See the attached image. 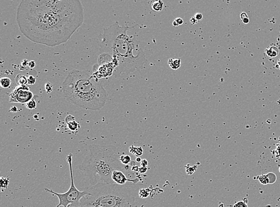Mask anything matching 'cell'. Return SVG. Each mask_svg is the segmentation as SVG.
<instances>
[{"instance_id":"cell-1","label":"cell","mask_w":280,"mask_h":207,"mask_svg":"<svg viewBox=\"0 0 280 207\" xmlns=\"http://www.w3.org/2000/svg\"><path fill=\"white\" fill-rule=\"evenodd\" d=\"M16 20L30 41L53 47L66 43L82 25L84 10L79 0H23Z\"/></svg>"},{"instance_id":"cell-2","label":"cell","mask_w":280,"mask_h":207,"mask_svg":"<svg viewBox=\"0 0 280 207\" xmlns=\"http://www.w3.org/2000/svg\"><path fill=\"white\" fill-rule=\"evenodd\" d=\"M129 27L120 26L118 22L103 29V33L99 35L100 51L111 56L115 69V77L123 72L128 74L143 68L147 61L142 49L134 36H128L127 31Z\"/></svg>"},{"instance_id":"cell-3","label":"cell","mask_w":280,"mask_h":207,"mask_svg":"<svg viewBox=\"0 0 280 207\" xmlns=\"http://www.w3.org/2000/svg\"><path fill=\"white\" fill-rule=\"evenodd\" d=\"M62 90L68 101L88 110L102 109L108 98L106 91L101 82L86 72L76 69L69 72Z\"/></svg>"},{"instance_id":"cell-4","label":"cell","mask_w":280,"mask_h":207,"mask_svg":"<svg viewBox=\"0 0 280 207\" xmlns=\"http://www.w3.org/2000/svg\"><path fill=\"white\" fill-rule=\"evenodd\" d=\"M119 162L116 147L93 144L89 146L88 153L78 168L91 186L99 183L115 184L112 174L114 170H122Z\"/></svg>"},{"instance_id":"cell-5","label":"cell","mask_w":280,"mask_h":207,"mask_svg":"<svg viewBox=\"0 0 280 207\" xmlns=\"http://www.w3.org/2000/svg\"><path fill=\"white\" fill-rule=\"evenodd\" d=\"M87 190L80 207H135L134 190L128 186L99 183Z\"/></svg>"},{"instance_id":"cell-6","label":"cell","mask_w":280,"mask_h":207,"mask_svg":"<svg viewBox=\"0 0 280 207\" xmlns=\"http://www.w3.org/2000/svg\"><path fill=\"white\" fill-rule=\"evenodd\" d=\"M72 154L69 153L66 157V161L68 162L70 169V174H71V186L69 190L63 193H58L55 192L52 189L45 188V190L47 192L51 193L56 196H57L59 203L56 207H80L79 202L80 200L84 196L87 194L88 192L87 190L84 191H80L77 188L74 184V176H73V171H72Z\"/></svg>"},{"instance_id":"cell-7","label":"cell","mask_w":280,"mask_h":207,"mask_svg":"<svg viewBox=\"0 0 280 207\" xmlns=\"http://www.w3.org/2000/svg\"><path fill=\"white\" fill-rule=\"evenodd\" d=\"M34 95L27 86H18L10 95V102L27 103L31 100Z\"/></svg>"},{"instance_id":"cell-8","label":"cell","mask_w":280,"mask_h":207,"mask_svg":"<svg viewBox=\"0 0 280 207\" xmlns=\"http://www.w3.org/2000/svg\"><path fill=\"white\" fill-rule=\"evenodd\" d=\"M112 180L115 184L119 185H125L127 181L132 182L135 184L139 182L140 180L139 178H136L135 179L132 180L128 179L121 170H114L112 174Z\"/></svg>"},{"instance_id":"cell-9","label":"cell","mask_w":280,"mask_h":207,"mask_svg":"<svg viewBox=\"0 0 280 207\" xmlns=\"http://www.w3.org/2000/svg\"><path fill=\"white\" fill-rule=\"evenodd\" d=\"M65 121L68 124V128L70 130L72 131L78 130L80 128V126L77 122L75 121V118L72 115H68L65 118Z\"/></svg>"},{"instance_id":"cell-10","label":"cell","mask_w":280,"mask_h":207,"mask_svg":"<svg viewBox=\"0 0 280 207\" xmlns=\"http://www.w3.org/2000/svg\"><path fill=\"white\" fill-rule=\"evenodd\" d=\"M168 65L172 69L177 70L181 65V59H172L170 58L168 61Z\"/></svg>"},{"instance_id":"cell-11","label":"cell","mask_w":280,"mask_h":207,"mask_svg":"<svg viewBox=\"0 0 280 207\" xmlns=\"http://www.w3.org/2000/svg\"><path fill=\"white\" fill-rule=\"evenodd\" d=\"M266 54L270 57H274L279 54V49L276 46H271L265 50Z\"/></svg>"},{"instance_id":"cell-12","label":"cell","mask_w":280,"mask_h":207,"mask_svg":"<svg viewBox=\"0 0 280 207\" xmlns=\"http://www.w3.org/2000/svg\"><path fill=\"white\" fill-rule=\"evenodd\" d=\"M151 8L155 12H161L164 8V3L162 1H154L151 4Z\"/></svg>"},{"instance_id":"cell-13","label":"cell","mask_w":280,"mask_h":207,"mask_svg":"<svg viewBox=\"0 0 280 207\" xmlns=\"http://www.w3.org/2000/svg\"><path fill=\"white\" fill-rule=\"evenodd\" d=\"M130 152L137 157H140L143 154V149L142 147H135L132 146L129 148Z\"/></svg>"},{"instance_id":"cell-14","label":"cell","mask_w":280,"mask_h":207,"mask_svg":"<svg viewBox=\"0 0 280 207\" xmlns=\"http://www.w3.org/2000/svg\"><path fill=\"white\" fill-rule=\"evenodd\" d=\"M16 82L18 86H25L28 84V78L23 75L19 74L16 78Z\"/></svg>"},{"instance_id":"cell-15","label":"cell","mask_w":280,"mask_h":207,"mask_svg":"<svg viewBox=\"0 0 280 207\" xmlns=\"http://www.w3.org/2000/svg\"><path fill=\"white\" fill-rule=\"evenodd\" d=\"M0 83H1V86L3 88H7L10 87L12 80L7 77H3L0 79Z\"/></svg>"},{"instance_id":"cell-16","label":"cell","mask_w":280,"mask_h":207,"mask_svg":"<svg viewBox=\"0 0 280 207\" xmlns=\"http://www.w3.org/2000/svg\"><path fill=\"white\" fill-rule=\"evenodd\" d=\"M119 159L120 162H121L123 164H124L125 165H128L129 164H130L131 162H132L131 157H130L129 155H121V156L119 158Z\"/></svg>"},{"instance_id":"cell-17","label":"cell","mask_w":280,"mask_h":207,"mask_svg":"<svg viewBox=\"0 0 280 207\" xmlns=\"http://www.w3.org/2000/svg\"><path fill=\"white\" fill-rule=\"evenodd\" d=\"M259 180L260 183H262L263 185H266L269 183V179L268 178V176L267 174H262L261 176H259Z\"/></svg>"},{"instance_id":"cell-18","label":"cell","mask_w":280,"mask_h":207,"mask_svg":"<svg viewBox=\"0 0 280 207\" xmlns=\"http://www.w3.org/2000/svg\"><path fill=\"white\" fill-rule=\"evenodd\" d=\"M37 106V103L35 100L32 99L28 102L26 104V107L29 109H35Z\"/></svg>"},{"instance_id":"cell-19","label":"cell","mask_w":280,"mask_h":207,"mask_svg":"<svg viewBox=\"0 0 280 207\" xmlns=\"http://www.w3.org/2000/svg\"><path fill=\"white\" fill-rule=\"evenodd\" d=\"M9 184V179L8 178L1 177V188L2 189H6Z\"/></svg>"},{"instance_id":"cell-20","label":"cell","mask_w":280,"mask_h":207,"mask_svg":"<svg viewBox=\"0 0 280 207\" xmlns=\"http://www.w3.org/2000/svg\"><path fill=\"white\" fill-rule=\"evenodd\" d=\"M240 17H241V19L242 20V22L244 23V24H248L250 22V20H249V18L248 17V15L245 12H242L241 14H240Z\"/></svg>"},{"instance_id":"cell-21","label":"cell","mask_w":280,"mask_h":207,"mask_svg":"<svg viewBox=\"0 0 280 207\" xmlns=\"http://www.w3.org/2000/svg\"><path fill=\"white\" fill-rule=\"evenodd\" d=\"M139 196L142 198H146L149 196V192L147 189H142L139 191Z\"/></svg>"},{"instance_id":"cell-22","label":"cell","mask_w":280,"mask_h":207,"mask_svg":"<svg viewBox=\"0 0 280 207\" xmlns=\"http://www.w3.org/2000/svg\"><path fill=\"white\" fill-rule=\"evenodd\" d=\"M232 207H248L247 202L246 201H238L234 205H232Z\"/></svg>"},{"instance_id":"cell-23","label":"cell","mask_w":280,"mask_h":207,"mask_svg":"<svg viewBox=\"0 0 280 207\" xmlns=\"http://www.w3.org/2000/svg\"><path fill=\"white\" fill-rule=\"evenodd\" d=\"M36 82V79L33 76H29L28 77V84L30 85H34Z\"/></svg>"},{"instance_id":"cell-24","label":"cell","mask_w":280,"mask_h":207,"mask_svg":"<svg viewBox=\"0 0 280 207\" xmlns=\"http://www.w3.org/2000/svg\"><path fill=\"white\" fill-rule=\"evenodd\" d=\"M45 88H46V91H47V92H50L52 91L53 86L52 84H50V83H47L46 84Z\"/></svg>"},{"instance_id":"cell-25","label":"cell","mask_w":280,"mask_h":207,"mask_svg":"<svg viewBox=\"0 0 280 207\" xmlns=\"http://www.w3.org/2000/svg\"><path fill=\"white\" fill-rule=\"evenodd\" d=\"M194 17L198 20V22L201 21V20L203 19V14L201 13H196L195 15L194 16Z\"/></svg>"},{"instance_id":"cell-26","label":"cell","mask_w":280,"mask_h":207,"mask_svg":"<svg viewBox=\"0 0 280 207\" xmlns=\"http://www.w3.org/2000/svg\"><path fill=\"white\" fill-rule=\"evenodd\" d=\"M190 22H191V23L192 25H195V24H197L198 22V20L195 19V17L194 16L191 17V18H190Z\"/></svg>"},{"instance_id":"cell-27","label":"cell","mask_w":280,"mask_h":207,"mask_svg":"<svg viewBox=\"0 0 280 207\" xmlns=\"http://www.w3.org/2000/svg\"><path fill=\"white\" fill-rule=\"evenodd\" d=\"M148 165H149V163H148V161L146 159H143V160H142V161H141V165H142V167H147Z\"/></svg>"},{"instance_id":"cell-28","label":"cell","mask_w":280,"mask_h":207,"mask_svg":"<svg viewBox=\"0 0 280 207\" xmlns=\"http://www.w3.org/2000/svg\"><path fill=\"white\" fill-rule=\"evenodd\" d=\"M147 170H148L147 167H141V168H139V172L140 173H142V174H143V173H146V172L147 171Z\"/></svg>"},{"instance_id":"cell-29","label":"cell","mask_w":280,"mask_h":207,"mask_svg":"<svg viewBox=\"0 0 280 207\" xmlns=\"http://www.w3.org/2000/svg\"><path fill=\"white\" fill-rule=\"evenodd\" d=\"M176 21L177 22V23L179 24V25H182L183 23V20L182 18H177L175 19Z\"/></svg>"},{"instance_id":"cell-30","label":"cell","mask_w":280,"mask_h":207,"mask_svg":"<svg viewBox=\"0 0 280 207\" xmlns=\"http://www.w3.org/2000/svg\"><path fill=\"white\" fill-rule=\"evenodd\" d=\"M29 66L31 68H34L35 66V61H29Z\"/></svg>"},{"instance_id":"cell-31","label":"cell","mask_w":280,"mask_h":207,"mask_svg":"<svg viewBox=\"0 0 280 207\" xmlns=\"http://www.w3.org/2000/svg\"><path fill=\"white\" fill-rule=\"evenodd\" d=\"M132 170L133 171H135V172H138L139 171V167L138 166H136V165H135V166H133L132 167Z\"/></svg>"},{"instance_id":"cell-32","label":"cell","mask_w":280,"mask_h":207,"mask_svg":"<svg viewBox=\"0 0 280 207\" xmlns=\"http://www.w3.org/2000/svg\"><path fill=\"white\" fill-rule=\"evenodd\" d=\"M10 112H16V111H17V109L16 107H12L10 109Z\"/></svg>"},{"instance_id":"cell-33","label":"cell","mask_w":280,"mask_h":207,"mask_svg":"<svg viewBox=\"0 0 280 207\" xmlns=\"http://www.w3.org/2000/svg\"><path fill=\"white\" fill-rule=\"evenodd\" d=\"M173 25L174 26H175V27H176V26H179V24L177 23V22L175 20H174V22H173Z\"/></svg>"},{"instance_id":"cell-34","label":"cell","mask_w":280,"mask_h":207,"mask_svg":"<svg viewBox=\"0 0 280 207\" xmlns=\"http://www.w3.org/2000/svg\"><path fill=\"white\" fill-rule=\"evenodd\" d=\"M141 161H142V160H141V158L137 157L136 158V162H141Z\"/></svg>"},{"instance_id":"cell-35","label":"cell","mask_w":280,"mask_h":207,"mask_svg":"<svg viewBox=\"0 0 280 207\" xmlns=\"http://www.w3.org/2000/svg\"><path fill=\"white\" fill-rule=\"evenodd\" d=\"M130 165H132L133 167V166H135V162H134V161H132V162H131V163H130Z\"/></svg>"},{"instance_id":"cell-36","label":"cell","mask_w":280,"mask_h":207,"mask_svg":"<svg viewBox=\"0 0 280 207\" xmlns=\"http://www.w3.org/2000/svg\"><path fill=\"white\" fill-rule=\"evenodd\" d=\"M277 64H278V66L279 67V68L280 69V60H279L278 61V62H277Z\"/></svg>"},{"instance_id":"cell-37","label":"cell","mask_w":280,"mask_h":207,"mask_svg":"<svg viewBox=\"0 0 280 207\" xmlns=\"http://www.w3.org/2000/svg\"><path fill=\"white\" fill-rule=\"evenodd\" d=\"M279 172H280V167H279Z\"/></svg>"}]
</instances>
